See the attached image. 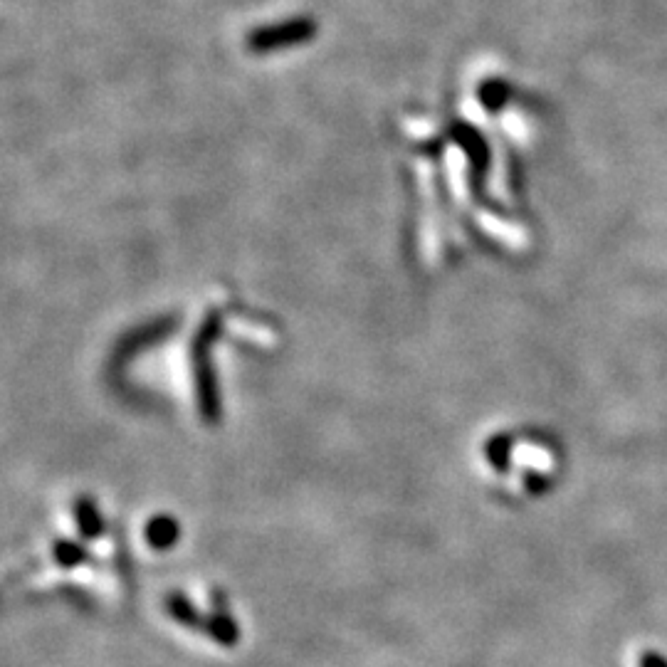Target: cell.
<instances>
[{
	"instance_id": "1",
	"label": "cell",
	"mask_w": 667,
	"mask_h": 667,
	"mask_svg": "<svg viewBox=\"0 0 667 667\" xmlns=\"http://www.w3.org/2000/svg\"><path fill=\"white\" fill-rule=\"evenodd\" d=\"M314 33H317V23H314L312 18H290L282 20V23L262 25V28L250 30L248 50L252 52L282 50V47L312 40Z\"/></svg>"
},
{
	"instance_id": "2",
	"label": "cell",
	"mask_w": 667,
	"mask_h": 667,
	"mask_svg": "<svg viewBox=\"0 0 667 667\" xmlns=\"http://www.w3.org/2000/svg\"><path fill=\"white\" fill-rule=\"evenodd\" d=\"M504 92H507V89H504L500 82L485 84V87H482V102H485L490 109L500 107L504 102Z\"/></svg>"
},
{
	"instance_id": "3",
	"label": "cell",
	"mask_w": 667,
	"mask_h": 667,
	"mask_svg": "<svg viewBox=\"0 0 667 667\" xmlns=\"http://www.w3.org/2000/svg\"><path fill=\"white\" fill-rule=\"evenodd\" d=\"M638 667H667V658L663 653H658V650H645V653L640 655Z\"/></svg>"
}]
</instances>
